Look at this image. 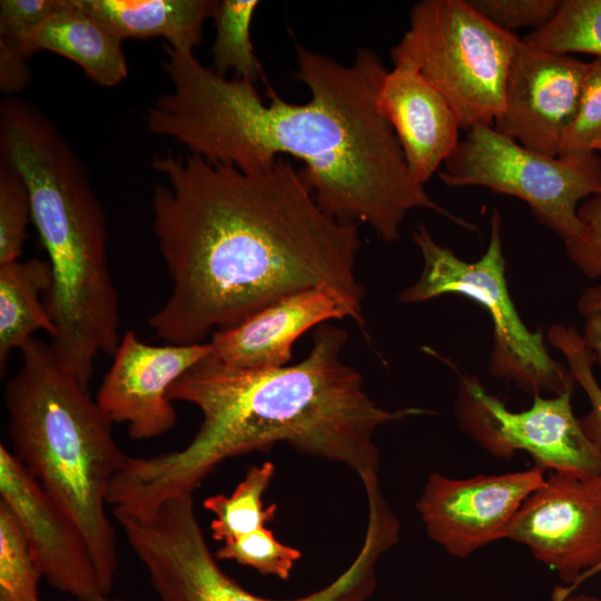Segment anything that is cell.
I'll return each instance as SVG.
<instances>
[{
    "label": "cell",
    "mask_w": 601,
    "mask_h": 601,
    "mask_svg": "<svg viewBox=\"0 0 601 601\" xmlns=\"http://www.w3.org/2000/svg\"><path fill=\"white\" fill-rule=\"evenodd\" d=\"M295 50L292 76L312 95L300 105L284 100L269 85L265 104L254 83L227 79L194 52L166 45L164 69L171 90L148 109V130L244 173L264 170L282 156L297 158L325 213L344 224H366L387 243L400 238L402 223L416 208L475 229L411 175L377 104L387 70L373 49L358 48L349 65L299 43Z\"/></svg>",
    "instance_id": "cell-1"
},
{
    "label": "cell",
    "mask_w": 601,
    "mask_h": 601,
    "mask_svg": "<svg viewBox=\"0 0 601 601\" xmlns=\"http://www.w3.org/2000/svg\"><path fill=\"white\" fill-rule=\"evenodd\" d=\"M167 184L155 186L152 229L171 290L150 316L168 344L204 343L266 305L309 288H331L362 316L356 275L358 224L317 204L285 158L244 173L189 154L152 158Z\"/></svg>",
    "instance_id": "cell-2"
},
{
    "label": "cell",
    "mask_w": 601,
    "mask_h": 601,
    "mask_svg": "<svg viewBox=\"0 0 601 601\" xmlns=\"http://www.w3.org/2000/svg\"><path fill=\"white\" fill-rule=\"evenodd\" d=\"M347 339L344 328L322 324L305 358L274 368L235 367L209 353L167 393L169 401L200 411L193 440L178 451L129 456L110 483L108 504L144 506L177 493L194 494L225 460L278 442L345 464L359 479L377 474L378 427L433 412L380 406L364 390L361 374L342 361Z\"/></svg>",
    "instance_id": "cell-3"
},
{
    "label": "cell",
    "mask_w": 601,
    "mask_h": 601,
    "mask_svg": "<svg viewBox=\"0 0 601 601\" xmlns=\"http://www.w3.org/2000/svg\"><path fill=\"white\" fill-rule=\"evenodd\" d=\"M0 151L26 181L31 220L48 255L46 305L59 363L88 388L100 354L121 339L117 290L107 260V220L87 167L36 105H0Z\"/></svg>",
    "instance_id": "cell-4"
},
{
    "label": "cell",
    "mask_w": 601,
    "mask_h": 601,
    "mask_svg": "<svg viewBox=\"0 0 601 601\" xmlns=\"http://www.w3.org/2000/svg\"><path fill=\"white\" fill-rule=\"evenodd\" d=\"M4 404L13 455L85 536L104 591L114 595L116 535L106 511L112 479L129 456L114 422L56 357L50 343L31 338Z\"/></svg>",
    "instance_id": "cell-5"
},
{
    "label": "cell",
    "mask_w": 601,
    "mask_h": 601,
    "mask_svg": "<svg viewBox=\"0 0 601 601\" xmlns=\"http://www.w3.org/2000/svg\"><path fill=\"white\" fill-rule=\"evenodd\" d=\"M111 509L160 601H367L376 588V564L401 531L388 504L371 501L364 542L349 566L318 591L273 600L247 591L219 566L198 523L194 494Z\"/></svg>",
    "instance_id": "cell-6"
},
{
    "label": "cell",
    "mask_w": 601,
    "mask_h": 601,
    "mask_svg": "<svg viewBox=\"0 0 601 601\" xmlns=\"http://www.w3.org/2000/svg\"><path fill=\"white\" fill-rule=\"evenodd\" d=\"M408 18L392 61L412 62L446 99L464 131L494 126L519 36L493 24L467 0H422Z\"/></svg>",
    "instance_id": "cell-7"
},
{
    "label": "cell",
    "mask_w": 601,
    "mask_h": 601,
    "mask_svg": "<svg viewBox=\"0 0 601 601\" xmlns=\"http://www.w3.org/2000/svg\"><path fill=\"white\" fill-rule=\"evenodd\" d=\"M502 220L494 209L490 239L482 257L461 259L440 245L428 229L418 225L413 240L423 258L420 277L404 288L398 298L412 304L446 294H460L482 305L493 324V347L489 371L534 395H556L575 384L568 366L554 359L546 349L543 334L532 332L521 319L510 296L502 247Z\"/></svg>",
    "instance_id": "cell-8"
},
{
    "label": "cell",
    "mask_w": 601,
    "mask_h": 601,
    "mask_svg": "<svg viewBox=\"0 0 601 601\" xmlns=\"http://www.w3.org/2000/svg\"><path fill=\"white\" fill-rule=\"evenodd\" d=\"M443 165L450 187L480 186L525 201L563 240L580 229L579 206L601 194V157L595 151L563 159L526 148L493 126L476 125Z\"/></svg>",
    "instance_id": "cell-9"
},
{
    "label": "cell",
    "mask_w": 601,
    "mask_h": 601,
    "mask_svg": "<svg viewBox=\"0 0 601 601\" xmlns=\"http://www.w3.org/2000/svg\"><path fill=\"white\" fill-rule=\"evenodd\" d=\"M572 384L556 395H534L524 411H511L473 375L459 382L455 413L461 428L489 454L510 459L523 451L542 471L601 476V452L572 407Z\"/></svg>",
    "instance_id": "cell-10"
},
{
    "label": "cell",
    "mask_w": 601,
    "mask_h": 601,
    "mask_svg": "<svg viewBox=\"0 0 601 601\" xmlns=\"http://www.w3.org/2000/svg\"><path fill=\"white\" fill-rule=\"evenodd\" d=\"M506 539L571 585L601 561V476L550 471L521 505Z\"/></svg>",
    "instance_id": "cell-11"
},
{
    "label": "cell",
    "mask_w": 601,
    "mask_h": 601,
    "mask_svg": "<svg viewBox=\"0 0 601 601\" xmlns=\"http://www.w3.org/2000/svg\"><path fill=\"white\" fill-rule=\"evenodd\" d=\"M543 480L544 471L536 466L467 479L434 472L415 508L428 538L450 555L465 559L506 539L515 514Z\"/></svg>",
    "instance_id": "cell-12"
},
{
    "label": "cell",
    "mask_w": 601,
    "mask_h": 601,
    "mask_svg": "<svg viewBox=\"0 0 601 601\" xmlns=\"http://www.w3.org/2000/svg\"><path fill=\"white\" fill-rule=\"evenodd\" d=\"M588 62L521 42L511 61L494 128L522 146L558 156L572 124Z\"/></svg>",
    "instance_id": "cell-13"
},
{
    "label": "cell",
    "mask_w": 601,
    "mask_h": 601,
    "mask_svg": "<svg viewBox=\"0 0 601 601\" xmlns=\"http://www.w3.org/2000/svg\"><path fill=\"white\" fill-rule=\"evenodd\" d=\"M210 352L209 342L150 345L127 331L96 401L114 423L127 425L131 439L160 436L177 422L176 410L167 397L169 387Z\"/></svg>",
    "instance_id": "cell-14"
},
{
    "label": "cell",
    "mask_w": 601,
    "mask_h": 601,
    "mask_svg": "<svg viewBox=\"0 0 601 601\" xmlns=\"http://www.w3.org/2000/svg\"><path fill=\"white\" fill-rule=\"evenodd\" d=\"M0 495L21 523L47 583L78 601H125L104 591L81 531L3 443Z\"/></svg>",
    "instance_id": "cell-15"
},
{
    "label": "cell",
    "mask_w": 601,
    "mask_h": 601,
    "mask_svg": "<svg viewBox=\"0 0 601 601\" xmlns=\"http://www.w3.org/2000/svg\"><path fill=\"white\" fill-rule=\"evenodd\" d=\"M343 318L364 325V317L337 292L304 289L266 305L231 327L214 332L208 341L210 354L235 367H282L292 359L293 346L303 334Z\"/></svg>",
    "instance_id": "cell-16"
},
{
    "label": "cell",
    "mask_w": 601,
    "mask_h": 601,
    "mask_svg": "<svg viewBox=\"0 0 601 601\" xmlns=\"http://www.w3.org/2000/svg\"><path fill=\"white\" fill-rule=\"evenodd\" d=\"M377 104L413 178L425 185L460 142L461 125L446 99L410 61L393 62Z\"/></svg>",
    "instance_id": "cell-17"
},
{
    "label": "cell",
    "mask_w": 601,
    "mask_h": 601,
    "mask_svg": "<svg viewBox=\"0 0 601 601\" xmlns=\"http://www.w3.org/2000/svg\"><path fill=\"white\" fill-rule=\"evenodd\" d=\"M122 40L86 12L77 0H60L58 8L22 43L28 59L39 50L77 63L101 87H115L128 76Z\"/></svg>",
    "instance_id": "cell-18"
},
{
    "label": "cell",
    "mask_w": 601,
    "mask_h": 601,
    "mask_svg": "<svg viewBox=\"0 0 601 601\" xmlns=\"http://www.w3.org/2000/svg\"><path fill=\"white\" fill-rule=\"evenodd\" d=\"M120 40L161 37L176 50L190 51L203 41V28L214 18L217 0H77Z\"/></svg>",
    "instance_id": "cell-19"
},
{
    "label": "cell",
    "mask_w": 601,
    "mask_h": 601,
    "mask_svg": "<svg viewBox=\"0 0 601 601\" xmlns=\"http://www.w3.org/2000/svg\"><path fill=\"white\" fill-rule=\"evenodd\" d=\"M52 284L48 260L29 258L0 265V372L9 355L43 331L52 337L56 327L46 302Z\"/></svg>",
    "instance_id": "cell-20"
},
{
    "label": "cell",
    "mask_w": 601,
    "mask_h": 601,
    "mask_svg": "<svg viewBox=\"0 0 601 601\" xmlns=\"http://www.w3.org/2000/svg\"><path fill=\"white\" fill-rule=\"evenodd\" d=\"M275 474V464L264 462L250 466L230 495L208 496L203 506L215 515L210 522L211 536L227 543L246 535L272 521L276 504L264 508L263 496Z\"/></svg>",
    "instance_id": "cell-21"
},
{
    "label": "cell",
    "mask_w": 601,
    "mask_h": 601,
    "mask_svg": "<svg viewBox=\"0 0 601 601\" xmlns=\"http://www.w3.org/2000/svg\"><path fill=\"white\" fill-rule=\"evenodd\" d=\"M258 4L257 0L219 1L214 17L216 37L211 48V68L218 75L226 77L229 70H234L236 78L252 83L265 80L250 40V23Z\"/></svg>",
    "instance_id": "cell-22"
},
{
    "label": "cell",
    "mask_w": 601,
    "mask_h": 601,
    "mask_svg": "<svg viewBox=\"0 0 601 601\" xmlns=\"http://www.w3.org/2000/svg\"><path fill=\"white\" fill-rule=\"evenodd\" d=\"M522 40L559 53L601 58V0H561L554 17Z\"/></svg>",
    "instance_id": "cell-23"
},
{
    "label": "cell",
    "mask_w": 601,
    "mask_h": 601,
    "mask_svg": "<svg viewBox=\"0 0 601 601\" xmlns=\"http://www.w3.org/2000/svg\"><path fill=\"white\" fill-rule=\"evenodd\" d=\"M41 578L21 523L0 500V601H39Z\"/></svg>",
    "instance_id": "cell-24"
},
{
    "label": "cell",
    "mask_w": 601,
    "mask_h": 601,
    "mask_svg": "<svg viewBox=\"0 0 601 601\" xmlns=\"http://www.w3.org/2000/svg\"><path fill=\"white\" fill-rule=\"evenodd\" d=\"M0 265L19 260L31 219V201L24 179L0 151Z\"/></svg>",
    "instance_id": "cell-25"
},
{
    "label": "cell",
    "mask_w": 601,
    "mask_h": 601,
    "mask_svg": "<svg viewBox=\"0 0 601 601\" xmlns=\"http://www.w3.org/2000/svg\"><path fill=\"white\" fill-rule=\"evenodd\" d=\"M546 339L563 354L575 384L580 385L590 402V410L581 423L588 437L601 452V385L593 373V361L581 335L571 325L555 324L549 328Z\"/></svg>",
    "instance_id": "cell-26"
},
{
    "label": "cell",
    "mask_w": 601,
    "mask_h": 601,
    "mask_svg": "<svg viewBox=\"0 0 601 601\" xmlns=\"http://www.w3.org/2000/svg\"><path fill=\"white\" fill-rule=\"evenodd\" d=\"M215 556L217 560H230L250 566L262 574L287 580L302 553L298 549L279 542L273 531L262 526L224 543Z\"/></svg>",
    "instance_id": "cell-27"
},
{
    "label": "cell",
    "mask_w": 601,
    "mask_h": 601,
    "mask_svg": "<svg viewBox=\"0 0 601 601\" xmlns=\"http://www.w3.org/2000/svg\"><path fill=\"white\" fill-rule=\"evenodd\" d=\"M601 136V58L588 62L574 119L562 139L558 157L568 159L593 152Z\"/></svg>",
    "instance_id": "cell-28"
},
{
    "label": "cell",
    "mask_w": 601,
    "mask_h": 601,
    "mask_svg": "<svg viewBox=\"0 0 601 601\" xmlns=\"http://www.w3.org/2000/svg\"><path fill=\"white\" fill-rule=\"evenodd\" d=\"M578 217L580 229L564 240L565 252L587 277L601 282V194L583 200Z\"/></svg>",
    "instance_id": "cell-29"
},
{
    "label": "cell",
    "mask_w": 601,
    "mask_h": 601,
    "mask_svg": "<svg viewBox=\"0 0 601 601\" xmlns=\"http://www.w3.org/2000/svg\"><path fill=\"white\" fill-rule=\"evenodd\" d=\"M484 18L496 27L514 32L530 27H544L556 13L561 0H467Z\"/></svg>",
    "instance_id": "cell-30"
},
{
    "label": "cell",
    "mask_w": 601,
    "mask_h": 601,
    "mask_svg": "<svg viewBox=\"0 0 601 601\" xmlns=\"http://www.w3.org/2000/svg\"><path fill=\"white\" fill-rule=\"evenodd\" d=\"M59 1L1 0L0 43L22 51L24 39L58 8Z\"/></svg>",
    "instance_id": "cell-31"
},
{
    "label": "cell",
    "mask_w": 601,
    "mask_h": 601,
    "mask_svg": "<svg viewBox=\"0 0 601 601\" xmlns=\"http://www.w3.org/2000/svg\"><path fill=\"white\" fill-rule=\"evenodd\" d=\"M578 309L583 318V344L592 361L601 366V284L582 292Z\"/></svg>",
    "instance_id": "cell-32"
},
{
    "label": "cell",
    "mask_w": 601,
    "mask_h": 601,
    "mask_svg": "<svg viewBox=\"0 0 601 601\" xmlns=\"http://www.w3.org/2000/svg\"><path fill=\"white\" fill-rule=\"evenodd\" d=\"M601 572V561L591 570L582 574L574 583H572L569 587H556L552 593V600L564 598L573 592H577L578 588L589 580L590 578L594 577L595 574Z\"/></svg>",
    "instance_id": "cell-33"
},
{
    "label": "cell",
    "mask_w": 601,
    "mask_h": 601,
    "mask_svg": "<svg viewBox=\"0 0 601 601\" xmlns=\"http://www.w3.org/2000/svg\"><path fill=\"white\" fill-rule=\"evenodd\" d=\"M552 601H601V599L594 595L573 592L564 598L552 600Z\"/></svg>",
    "instance_id": "cell-34"
},
{
    "label": "cell",
    "mask_w": 601,
    "mask_h": 601,
    "mask_svg": "<svg viewBox=\"0 0 601 601\" xmlns=\"http://www.w3.org/2000/svg\"><path fill=\"white\" fill-rule=\"evenodd\" d=\"M592 150L601 152V136L593 142Z\"/></svg>",
    "instance_id": "cell-35"
},
{
    "label": "cell",
    "mask_w": 601,
    "mask_h": 601,
    "mask_svg": "<svg viewBox=\"0 0 601 601\" xmlns=\"http://www.w3.org/2000/svg\"><path fill=\"white\" fill-rule=\"evenodd\" d=\"M68 601H71V600H68Z\"/></svg>",
    "instance_id": "cell-36"
}]
</instances>
